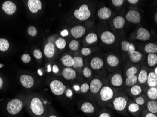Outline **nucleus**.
I'll list each match as a JSON object with an SVG mask.
<instances>
[{"instance_id":"c85d7f7f","label":"nucleus","mask_w":157,"mask_h":117,"mask_svg":"<svg viewBox=\"0 0 157 117\" xmlns=\"http://www.w3.org/2000/svg\"><path fill=\"white\" fill-rule=\"evenodd\" d=\"M86 42L88 44H93L98 40V37L95 32H91L88 34L85 38Z\"/></svg>"},{"instance_id":"79ce46f5","label":"nucleus","mask_w":157,"mask_h":117,"mask_svg":"<svg viewBox=\"0 0 157 117\" xmlns=\"http://www.w3.org/2000/svg\"><path fill=\"white\" fill-rule=\"evenodd\" d=\"M27 32L29 35L33 37L36 35L38 33V31L35 26H31L28 27V29H27Z\"/></svg>"},{"instance_id":"603ef678","label":"nucleus","mask_w":157,"mask_h":117,"mask_svg":"<svg viewBox=\"0 0 157 117\" xmlns=\"http://www.w3.org/2000/svg\"><path fill=\"white\" fill-rule=\"evenodd\" d=\"M59 71V69L58 66L57 65H53V68H52V71H53V73H55V74H57V73H58Z\"/></svg>"},{"instance_id":"13d9d810","label":"nucleus","mask_w":157,"mask_h":117,"mask_svg":"<svg viewBox=\"0 0 157 117\" xmlns=\"http://www.w3.org/2000/svg\"><path fill=\"white\" fill-rule=\"evenodd\" d=\"M74 89L76 90V91H79L80 90V87H79V86L78 85H74Z\"/></svg>"},{"instance_id":"473e14b6","label":"nucleus","mask_w":157,"mask_h":117,"mask_svg":"<svg viewBox=\"0 0 157 117\" xmlns=\"http://www.w3.org/2000/svg\"><path fill=\"white\" fill-rule=\"evenodd\" d=\"M137 82V75H134L132 76L127 77L125 80V84L128 87H132L135 85Z\"/></svg>"},{"instance_id":"8fccbe9b","label":"nucleus","mask_w":157,"mask_h":117,"mask_svg":"<svg viewBox=\"0 0 157 117\" xmlns=\"http://www.w3.org/2000/svg\"><path fill=\"white\" fill-rule=\"evenodd\" d=\"M136 50V48L134 47V45L132 43H130V45H129V48H128V54L131 53V52H133L134 51Z\"/></svg>"},{"instance_id":"1a4fd4ad","label":"nucleus","mask_w":157,"mask_h":117,"mask_svg":"<svg viewBox=\"0 0 157 117\" xmlns=\"http://www.w3.org/2000/svg\"><path fill=\"white\" fill-rule=\"evenodd\" d=\"M151 38V33L147 29L140 27L137 31L136 39L142 41H146Z\"/></svg>"},{"instance_id":"5fc2aeb1","label":"nucleus","mask_w":157,"mask_h":117,"mask_svg":"<svg viewBox=\"0 0 157 117\" xmlns=\"http://www.w3.org/2000/svg\"><path fill=\"white\" fill-rule=\"evenodd\" d=\"M61 35L62 37H66L69 34V32L66 29H65L63 31L61 32Z\"/></svg>"},{"instance_id":"864d4df0","label":"nucleus","mask_w":157,"mask_h":117,"mask_svg":"<svg viewBox=\"0 0 157 117\" xmlns=\"http://www.w3.org/2000/svg\"><path fill=\"white\" fill-rule=\"evenodd\" d=\"M144 117H157V116L156 114H153V113L148 112L144 115Z\"/></svg>"},{"instance_id":"9b49d317","label":"nucleus","mask_w":157,"mask_h":117,"mask_svg":"<svg viewBox=\"0 0 157 117\" xmlns=\"http://www.w3.org/2000/svg\"><path fill=\"white\" fill-rule=\"evenodd\" d=\"M86 29L84 26L77 25L71 29V34L75 39L82 38L85 34Z\"/></svg>"},{"instance_id":"e433bc0d","label":"nucleus","mask_w":157,"mask_h":117,"mask_svg":"<svg viewBox=\"0 0 157 117\" xmlns=\"http://www.w3.org/2000/svg\"><path fill=\"white\" fill-rule=\"evenodd\" d=\"M55 44L57 48L62 50L65 48L66 47V43L65 39H63L62 38H59L56 40L55 42Z\"/></svg>"},{"instance_id":"6e6d98bb","label":"nucleus","mask_w":157,"mask_h":117,"mask_svg":"<svg viewBox=\"0 0 157 117\" xmlns=\"http://www.w3.org/2000/svg\"><path fill=\"white\" fill-rule=\"evenodd\" d=\"M66 95L67 97H69V98L72 97V91L70 89L67 90L66 92Z\"/></svg>"},{"instance_id":"680f3d73","label":"nucleus","mask_w":157,"mask_h":117,"mask_svg":"<svg viewBox=\"0 0 157 117\" xmlns=\"http://www.w3.org/2000/svg\"><path fill=\"white\" fill-rule=\"evenodd\" d=\"M154 72L155 74L157 75V67H155V69H154Z\"/></svg>"},{"instance_id":"2eb2a0df","label":"nucleus","mask_w":157,"mask_h":117,"mask_svg":"<svg viewBox=\"0 0 157 117\" xmlns=\"http://www.w3.org/2000/svg\"><path fill=\"white\" fill-rule=\"evenodd\" d=\"M22 85L26 88H30L34 84V79L30 75H23L20 78Z\"/></svg>"},{"instance_id":"dca6fc26","label":"nucleus","mask_w":157,"mask_h":117,"mask_svg":"<svg viewBox=\"0 0 157 117\" xmlns=\"http://www.w3.org/2000/svg\"><path fill=\"white\" fill-rule=\"evenodd\" d=\"M62 75L63 78L67 80H73L76 77V72L75 70L71 68H65L62 71Z\"/></svg>"},{"instance_id":"b1692460","label":"nucleus","mask_w":157,"mask_h":117,"mask_svg":"<svg viewBox=\"0 0 157 117\" xmlns=\"http://www.w3.org/2000/svg\"><path fill=\"white\" fill-rule=\"evenodd\" d=\"M143 55L142 53L139 51L135 50L133 52L129 54V58L130 61L132 63H138L142 60Z\"/></svg>"},{"instance_id":"9d476101","label":"nucleus","mask_w":157,"mask_h":117,"mask_svg":"<svg viewBox=\"0 0 157 117\" xmlns=\"http://www.w3.org/2000/svg\"><path fill=\"white\" fill-rule=\"evenodd\" d=\"M102 87L103 82L97 78L93 79L89 84V89L93 94L99 93Z\"/></svg>"},{"instance_id":"c9c22d12","label":"nucleus","mask_w":157,"mask_h":117,"mask_svg":"<svg viewBox=\"0 0 157 117\" xmlns=\"http://www.w3.org/2000/svg\"><path fill=\"white\" fill-rule=\"evenodd\" d=\"M10 44L7 40L5 39H0V51L5 52L9 49Z\"/></svg>"},{"instance_id":"0eeeda50","label":"nucleus","mask_w":157,"mask_h":117,"mask_svg":"<svg viewBox=\"0 0 157 117\" xmlns=\"http://www.w3.org/2000/svg\"><path fill=\"white\" fill-rule=\"evenodd\" d=\"M125 18L128 21L134 24L140 23L142 18L140 13L134 10H129L126 14Z\"/></svg>"},{"instance_id":"f03ea898","label":"nucleus","mask_w":157,"mask_h":117,"mask_svg":"<svg viewBox=\"0 0 157 117\" xmlns=\"http://www.w3.org/2000/svg\"><path fill=\"white\" fill-rule=\"evenodd\" d=\"M91 10L87 4H82L80 6V8L74 10L73 12L74 16L82 21L87 20L91 16Z\"/></svg>"},{"instance_id":"412c9836","label":"nucleus","mask_w":157,"mask_h":117,"mask_svg":"<svg viewBox=\"0 0 157 117\" xmlns=\"http://www.w3.org/2000/svg\"><path fill=\"white\" fill-rule=\"evenodd\" d=\"M55 53V48L53 43H48L44 47V55L47 58H51L54 56Z\"/></svg>"},{"instance_id":"20e7f679","label":"nucleus","mask_w":157,"mask_h":117,"mask_svg":"<svg viewBox=\"0 0 157 117\" xmlns=\"http://www.w3.org/2000/svg\"><path fill=\"white\" fill-rule=\"evenodd\" d=\"M99 93L100 100L104 103L112 100L114 96V90L108 86L103 87Z\"/></svg>"},{"instance_id":"f704fd0d","label":"nucleus","mask_w":157,"mask_h":117,"mask_svg":"<svg viewBox=\"0 0 157 117\" xmlns=\"http://www.w3.org/2000/svg\"><path fill=\"white\" fill-rule=\"evenodd\" d=\"M142 88L139 85L135 84L131 87L130 89V93L134 96H138L142 93Z\"/></svg>"},{"instance_id":"cd10ccee","label":"nucleus","mask_w":157,"mask_h":117,"mask_svg":"<svg viewBox=\"0 0 157 117\" xmlns=\"http://www.w3.org/2000/svg\"><path fill=\"white\" fill-rule=\"evenodd\" d=\"M144 51L147 54H156L157 53V45L154 43H149L144 46Z\"/></svg>"},{"instance_id":"37998d69","label":"nucleus","mask_w":157,"mask_h":117,"mask_svg":"<svg viewBox=\"0 0 157 117\" xmlns=\"http://www.w3.org/2000/svg\"><path fill=\"white\" fill-rule=\"evenodd\" d=\"M82 72H83V75L85 76V78H88L91 76V70L88 67H85L83 69Z\"/></svg>"},{"instance_id":"6e6552de","label":"nucleus","mask_w":157,"mask_h":117,"mask_svg":"<svg viewBox=\"0 0 157 117\" xmlns=\"http://www.w3.org/2000/svg\"><path fill=\"white\" fill-rule=\"evenodd\" d=\"M101 39L105 44L110 45L115 42L116 37L112 32L106 31L102 32L101 35Z\"/></svg>"},{"instance_id":"a19ab883","label":"nucleus","mask_w":157,"mask_h":117,"mask_svg":"<svg viewBox=\"0 0 157 117\" xmlns=\"http://www.w3.org/2000/svg\"><path fill=\"white\" fill-rule=\"evenodd\" d=\"M134 103L137 104L139 106H143L145 103V100L144 98L142 96H139V97L136 98L134 100Z\"/></svg>"},{"instance_id":"5701e85b","label":"nucleus","mask_w":157,"mask_h":117,"mask_svg":"<svg viewBox=\"0 0 157 117\" xmlns=\"http://www.w3.org/2000/svg\"><path fill=\"white\" fill-rule=\"evenodd\" d=\"M81 111L85 113H93L95 111V107L90 102H86L82 104Z\"/></svg>"},{"instance_id":"393cba45","label":"nucleus","mask_w":157,"mask_h":117,"mask_svg":"<svg viewBox=\"0 0 157 117\" xmlns=\"http://www.w3.org/2000/svg\"><path fill=\"white\" fill-rule=\"evenodd\" d=\"M61 61L65 67L71 68L73 65V57L70 55H65L62 58Z\"/></svg>"},{"instance_id":"f8f14e48","label":"nucleus","mask_w":157,"mask_h":117,"mask_svg":"<svg viewBox=\"0 0 157 117\" xmlns=\"http://www.w3.org/2000/svg\"><path fill=\"white\" fill-rule=\"evenodd\" d=\"M2 9L5 13L9 15H11L16 11L17 7L12 1H6L3 3Z\"/></svg>"},{"instance_id":"7c9ffc66","label":"nucleus","mask_w":157,"mask_h":117,"mask_svg":"<svg viewBox=\"0 0 157 117\" xmlns=\"http://www.w3.org/2000/svg\"><path fill=\"white\" fill-rule=\"evenodd\" d=\"M128 110L130 113L136 115L137 113L140 111L141 108L139 105H138L135 103H131L128 105Z\"/></svg>"},{"instance_id":"ea45409f","label":"nucleus","mask_w":157,"mask_h":117,"mask_svg":"<svg viewBox=\"0 0 157 117\" xmlns=\"http://www.w3.org/2000/svg\"><path fill=\"white\" fill-rule=\"evenodd\" d=\"M130 43L127 40H123L121 43V48L124 52H128Z\"/></svg>"},{"instance_id":"4be33fe9","label":"nucleus","mask_w":157,"mask_h":117,"mask_svg":"<svg viewBox=\"0 0 157 117\" xmlns=\"http://www.w3.org/2000/svg\"><path fill=\"white\" fill-rule=\"evenodd\" d=\"M147 83L150 88L157 87V75L155 74L154 72H150L148 74Z\"/></svg>"},{"instance_id":"052dcab7","label":"nucleus","mask_w":157,"mask_h":117,"mask_svg":"<svg viewBox=\"0 0 157 117\" xmlns=\"http://www.w3.org/2000/svg\"><path fill=\"white\" fill-rule=\"evenodd\" d=\"M51 65H48V71L51 72Z\"/></svg>"},{"instance_id":"a18cd8bd","label":"nucleus","mask_w":157,"mask_h":117,"mask_svg":"<svg viewBox=\"0 0 157 117\" xmlns=\"http://www.w3.org/2000/svg\"><path fill=\"white\" fill-rule=\"evenodd\" d=\"M89 89V85L86 83L82 84L80 87V90H81V92L83 93L87 92Z\"/></svg>"},{"instance_id":"bf43d9fd","label":"nucleus","mask_w":157,"mask_h":117,"mask_svg":"<svg viewBox=\"0 0 157 117\" xmlns=\"http://www.w3.org/2000/svg\"><path fill=\"white\" fill-rule=\"evenodd\" d=\"M2 85H3V81L2 78L0 77V88L2 87Z\"/></svg>"},{"instance_id":"72a5a7b5","label":"nucleus","mask_w":157,"mask_h":117,"mask_svg":"<svg viewBox=\"0 0 157 117\" xmlns=\"http://www.w3.org/2000/svg\"><path fill=\"white\" fill-rule=\"evenodd\" d=\"M73 63L72 67L75 69L81 68L84 65V61L82 58L79 56L73 57Z\"/></svg>"},{"instance_id":"09e8293b","label":"nucleus","mask_w":157,"mask_h":117,"mask_svg":"<svg viewBox=\"0 0 157 117\" xmlns=\"http://www.w3.org/2000/svg\"><path fill=\"white\" fill-rule=\"evenodd\" d=\"M33 55L37 59H40L42 57V54L40 50L35 49L33 51Z\"/></svg>"},{"instance_id":"de8ad7c7","label":"nucleus","mask_w":157,"mask_h":117,"mask_svg":"<svg viewBox=\"0 0 157 117\" xmlns=\"http://www.w3.org/2000/svg\"><path fill=\"white\" fill-rule=\"evenodd\" d=\"M112 4L115 7H120L124 3V0H112Z\"/></svg>"},{"instance_id":"bb28decb","label":"nucleus","mask_w":157,"mask_h":117,"mask_svg":"<svg viewBox=\"0 0 157 117\" xmlns=\"http://www.w3.org/2000/svg\"><path fill=\"white\" fill-rule=\"evenodd\" d=\"M148 74V73L146 70H145L144 69H142L139 72V74L138 75L137 81L142 84L146 83Z\"/></svg>"},{"instance_id":"6ab92c4d","label":"nucleus","mask_w":157,"mask_h":117,"mask_svg":"<svg viewBox=\"0 0 157 117\" xmlns=\"http://www.w3.org/2000/svg\"><path fill=\"white\" fill-rule=\"evenodd\" d=\"M125 22L126 20L124 17L118 16L114 17L112 21L113 27L117 30L122 29L125 25Z\"/></svg>"},{"instance_id":"0e129e2a","label":"nucleus","mask_w":157,"mask_h":117,"mask_svg":"<svg viewBox=\"0 0 157 117\" xmlns=\"http://www.w3.org/2000/svg\"><path fill=\"white\" fill-rule=\"evenodd\" d=\"M57 117V116H56V115H51V116H50V117Z\"/></svg>"},{"instance_id":"e2e57ef3","label":"nucleus","mask_w":157,"mask_h":117,"mask_svg":"<svg viewBox=\"0 0 157 117\" xmlns=\"http://www.w3.org/2000/svg\"><path fill=\"white\" fill-rule=\"evenodd\" d=\"M154 18H155V20L156 21V23H157V13H156L155 14V16H154Z\"/></svg>"},{"instance_id":"f257e3e1","label":"nucleus","mask_w":157,"mask_h":117,"mask_svg":"<svg viewBox=\"0 0 157 117\" xmlns=\"http://www.w3.org/2000/svg\"><path fill=\"white\" fill-rule=\"evenodd\" d=\"M30 108L34 115L38 117H44L46 110L42 102L38 98H35L31 100Z\"/></svg>"},{"instance_id":"7ed1b4c3","label":"nucleus","mask_w":157,"mask_h":117,"mask_svg":"<svg viewBox=\"0 0 157 117\" xmlns=\"http://www.w3.org/2000/svg\"><path fill=\"white\" fill-rule=\"evenodd\" d=\"M23 108V103L18 99L11 100L7 105V110L10 114L15 115L20 113Z\"/></svg>"},{"instance_id":"a878e982","label":"nucleus","mask_w":157,"mask_h":117,"mask_svg":"<svg viewBox=\"0 0 157 117\" xmlns=\"http://www.w3.org/2000/svg\"><path fill=\"white\" fill-rule=\"evenodd\" d=\"M147 109L149 113L157 115V100H149L147 104Z\"/></svg>"},{"instance_id":"f3484780","label":"nucleus","mask_w":157,"mask_h":117,"mask_svg":"<svg viewBox=\"0 0 157 117\" xmlns=\"http://www.w3.org/2000/svg\"><path fill=\"white\" fill-rule=\"evenodd\" d=\"M111 84L115 87H120L122 85L123 79L122 75L119 73H116L112 75L111 78Z\"/></svg>"},{"instance_id":"4468645a","label":"nucleus","mask_w":157,"mask_h":117,"mask_svg":"<svg viewBox=\"0 0 157 117\" xmlns=\"http://www.w3.org/2000/svg\"><path fill=\"white\" fill-rule=\"evenodd\" d=\"M97 15L100 19L106 20L111 17L112 15V10L110 8L104 7L98 10Z\"/></svg>"},{"instance_id":"3c124183","label":"nucleus","mask_w":157,"mask_h":117,"mask_svg":"<svg viewBox=\"0 0 157 117\" xmlns=\"http://www.w3.org/2000/svg\"><path fill=\"white\" fill-rule=\"evenodd\" d=\"M98 117H111V116L109 113L103 112V113H100Z\"/></svg>"},{"instance_id":"4d7b16f0","label":"nucleus","mask_w":157,"mask_h":117,"mask_svg":"<svg viewBox=\"0 0 157 117\" xmlns=\"http://www.w3.org/2000/svg\"><path fill=\"white\" fill-rule=\"evenodd\" d=\"M128 3L131 4H136L137 2H139V0H128Z\"/></svg>"},{"instance_id":"2f4dec72","label":"nucleus","mask_w":157,"mask_h":117,"mask_svg":"<svg viewBox=\"0 0 157 117\" xmlns=\"http://www.w3.org/2000/svg\"><path fill=\"white\" fill-rule=\"evenodd\" d=\"M148 98L151 100H157V88L151 87L148 90L147 92Z\"/></svg>"},{"instance_id":"aec40b11","label":"nucleus","mask_w":157,"mask_h":117,"mask_svg":"<svg viewBox=\"0 0 157 117\" xmlns=\"http://www.w3.org/2000/svg\"><path fill=\"white\" fill-rule=\"evenodd\" d=\"M106 63L111 68H116L119 65V60L115 55L110 54L107 57Z\"/></svg>"},{"instance_id":"39448f33","label":"nucleus","mask_w":157,"mask_h":117,"mask_svg":"<svg viewBox=\"0 0 157 117\" xmlns=\"http://www.w3.org/2000/svg\"><path fill=\"white\" fill-rule=\"evenodd\" d=\"M128 99L126 97L119 96L114 98L112 101V106L116 111L122 112L127 107Z\"/></svg>"},{"instance_id":"c03bdc74","label":"nucleus","mask_w":157,"mask_h":117,"mask_svg":"<svg viewBox=\"0 0 157 117\" xmlns=\"http://www.w3.org/2000/svg\"><path fill=\"white\" fill-rule=\"evenodd\" d=\"M81 53L85 56H88L91 54V50L88 47H83L81 50Z\"/></svg>"},{"instance_id":"ddd939ff","label":"nucleus","mask_w":157,"mask_h":117,"mask_svg":"<svg viewBox=\"0 0 157 117\" xmlns=\"http://www.w3.org/2000/svg\"><path fill=\"white\" fill-rule=\"evenodd\" d=\"M27 4L29 10L32 13H36L42 8V2L40 0H29Z\"/></svg>"},{"instance_id":"58836bf2","label":"nucleus","mask_w":157,"mask_h":117,"mask_svg":"<svg viewBox=\"0 0 157 117\" xmlns=\"http://www.w3.org/2000/svg\"><path fill=\"white\" fill-rule=\"evenodd\" d=\"M69 46L71 50L76 51L79 47V42L76 40H72L69 43Z\"/></svg>"},{"instance_id":"c756f323","label":"nucleus","mask_w":157,"mask_h":117,"mask_svg":"<svg viewBox=\"0 0 157 117\" xmlns=\"http://www.w3.org/2000/svg\"><path fill=\"white\" fill-rule=\"evenodd\" d=\"M147 63L150 67L156 66L157 64V54H148L147 56Z\"/></svg>"},{"instance_id":"423d86ee","label":"nucleus","mask_w":157,"mask_h":117,"mask_svg":"<svg viewBox=\"0 0 157 117\" xmlns=\"http://www.w3.org/2000/svg\"><path fill=\"white\" fill-rule=\"evenodd\" d=\"M66 85L61 81L54 80L50 83V89L52 92L57 96H60L63 94L66 89Z\"/></svg>"},{"instance_id":"4c0bfd02","label":"nucleus","mask_w":157,"mask_h":117,"mask_svg":"<svg viewBox=\"0 0 157 117\" xmlns=\"http://www.w3.org/2000/svg\"><path fill=\"white\" fill-rule=\"evenodd\" d=\"M137 68L136 67H130L127 69L126 72V75L127 77L136 75L137 73Z\"/></svg>"},{"instance_id":"a211bd4d","label":"nucleus","mask_w":157,"mask_h":117,"mask_svg":"<svg viewBox=\"0 0 157 117\" xmlns=\"http://www.w3.org/2000/svg\"><path fill=\"white\" fill-rule=\"evenodd\" d=\"M104 63L101 58L99 57H94L92 58L90 63L91 68L94 70H99L103 67Z\"/></svg>"},{"instance_id":"49530a36","label":"nucleus","mask_w":157,"mask_h":117,"mask_svg":"<svg viewBox=\"0 0 157 117\" xmlns=\"http://www.w3.org/2000/svg\"><path fill=\"white\" fill-rule=\"evenodd\" d=\"M31 58L30 56L28 54H24L22 55V60L25 63H29L31 61Z\"/></svg>"}]
</instances>
